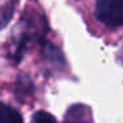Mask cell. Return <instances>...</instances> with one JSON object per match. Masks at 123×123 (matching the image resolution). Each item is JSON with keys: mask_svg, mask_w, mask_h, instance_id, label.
<instances>
[{"mask_svg": "<svg viewBox=\"0 0 123 123\" xmlns=\"http://www.w3.org/2000/svg\"><path fill=\"white\" fill-rule=\"evenodd\" d=\"M95 17L109 27H123V0H97Z\"/></svg>", "mask_w": 123, "mask_h": 123, "instance_id": "1", "label": "cell"}, {"mask_svg": "<svg viewBox=\"0 0 123 123\" xmlns=\"http://www.w3.org/2000/svg\"><path fill=\"white\" fill-rule=\"evenodd\" d=\"M35 91V85H33L32 80L29 75L27 74H20L17 75V80L15 82L13 93L17 101L24 102L27 98H29Z\"/></svg>", "mask_w": 123, "mask_h": 123, "instance_id": "2", "label": "cell"}, {"mask_svg": "<svg viewBox=\"0 0 123 123\" xmlns=\"http://www.w3.org/2000/svg\"><path fill=\"white\" fill-rule=\"evenodd\" d=\"M0 123H24V120L19 110L0 101Z\"/></svg>", "mask_w": 123, "mask_h": 123, "instance_id": "3", "label": "cell"}, {"mask_svg": "<svg viewBox=\"0 0 123 123\" xmlns=\"http://www.w3.org/2000/svg\"><path fill=\"white\" fill-rule=\"evenodd\" d=\"M15 13V3L13 1H7V3L0 6V31L4 29L7 25L11 23Z\"/></svg>", "mask_w": 123, "mask_h": 123, "instance_id": "4", "label": "cell"}, {"mask_svg": "<svg viewBox=\"0 0 123 123\" xmlns=\"http://www.w3.org/2000/svg\"><path fill=\"white\" fill-rule=\"evenodd\" d=\"M43 56L48 61H52L53 64L64 62V57H62V53L60 52V49L50 43H45L43 45Z\"/></svg>", "mask_w": 123, "mask_h": 123, "instance_id": "5", "label": "cell"}, {"mask_svg": "<svg viewBox=\"0 0 123 123\" xmlns=\"http://www.w3.org/2000/svg\"><path fill=\"white\" fill-rule=\"evenodd\" d=\"M31 123H57L54 117L46 111H36L32 115Z\"/></svg>", "mask_w": 123, "mask_h": 123, "instance_id": "6", "label": "cell"}, {"mask_svg": "<svg viewBox=\"0 0 123 123\" xmlns=\"http://www.w3.org/2000/svg\"><path fill=\"white\" fill-rule=\"evenodd\" d=\"M82 110L78 107H70V110L68 111L66 117H65V123H82V115H81Z\"/></svg>", "mask_w": 123, "mask_h": 123, "instance_id": "7", "label": "cell"}]
</instances>
